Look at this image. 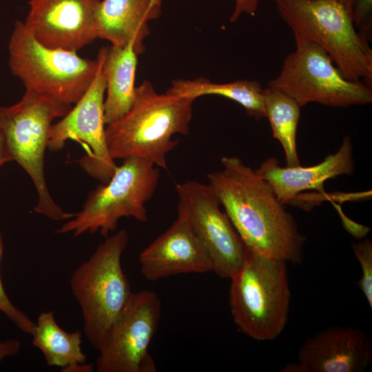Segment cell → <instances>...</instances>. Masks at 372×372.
<instances>
[{
	"label": "cell",
	"instance_id": "obj_1",
	"mask_svg": "<svg viewBox=\"0 0 372 372\" xmlns=\"http://www.w3.org/2000/svg\"><path fill=\"white\" fill-rule=\"evenodd\" d=\"M222 169L207 175L247 249L300 264L306 237L270 185L236 156H223Z\"/></svg>",
	"mask_w": 372,
	"mask_h": 372
},
{
	"label": "cell",
	"instance_id": "obj_2",
	"mask_svg": "<svg viewBox=\"0 0 372 372\" xmlns=\"http://www.w3.org/2000/svg\"><path fill=\"white\" fill-rule=\"evenodd\" d=\"M194 101L160 94L149 81L144 80L136 87L130 110L105 127L112 158H138L167 169V156L178 145L172 137L188 134Z\"/></svg>",
	"mask_w": 372,
	"mask_h": 372
},
{
	"label": "cell",
	"instance_id": "obj_3",
	"mask_svg": "<svg viewBox=\"0 0 372 372\" xmlns=\"http://www.w3.org/2000/svg\"><path fill=\"white\" fill-rule=\"evenodd\" d=\"M296 43L311 41L329 55L344 76L372 85V50L347 10L333 0H273Z\"/></svg>",
	"mask_w": 372,
	"mask_h": 372
},
{
	"label": "cell",
	"instance_id": "obj_4",
	"mask_svg": "<svg viewBox=\"0 0 372 372\" xmlns=\"http://www.w3.org/2000/svg\"><path fill=\"white\" fill-rule=\"evenodd\" d=\"M286 262L247 250L241 267L230 278L234 322L254 340H274L287 324L291 292Z\"/></svg>",
	"mask_w": 372,
	"mask_h": 372
},
{
	"label": "cell",
	"instance_id": "obj_5",
	"mask_svg": "<svg viewBox=\"0 0 372 372\" xmlns=\"http://www.w3.org/2000/svg\"><path fill=\"white\" fill-rule=\"evenodd\" d=\"M128 240L125 229L105 237L70 278L72 293L81 309L84 333L97 351L132 293L121 266Z\"/></svg>",
	"mask_w": 372,
	"mask_h": 372
},
{
	"label": "cell",
	"instance_id": "obj_6",
	"mask_svg": "<svg viewBox=\"0 0 372 372\" xmlns=\"http://www.w3.org/2000/svg\"><path fill=\"white\" fill-rule=\"evenodd\" d=\"M54 98L25 90L19 101L0 106V127L15 161L28 174L37 189L34 211L53 220H69L76 214L63 211L51 197L44 174V154L52 121L71 109Z\"/></svg>",
	"mask_w": 372,
	"mask_h": 372
},
{
	"label": "cell",
	"instance_id": "obj_7",
	"mask_svg": "<svg viewBox=\"0 0 372 372\" xmlns=\"http://www.w3.org/2000/svg\"><path fill=\"white\" fill-rule=\"evenodd\" d=\"M8 65L25 90L76 103L92 82L98 60L77 52L47 47L39 42L21 21L14 24L9 42Z\"/></svg>",
	"mask_w": 372,
	"mask_h": 372
},
{
	"label": "cell",
	"instance_id": "obj_8",
	"mask_svg": "<svg viewBox=\"0 0 372 372\" xmlns=\"http://www.w3.org/2000/svg\"><path fill=\"white\" fill-rule=\"evenodd\" d=\"M159 178V169L149 161L134 157L123 159L108 182L92 190L81 211L56 233L78 236L99 231L105 238L116 229L121 218L147 221L145 203L153 196Z\"/></svg>",
	"mask_w": 372,
	"mask_h": 372
},
{
	"label": "cell",
	"instance_id": "obj_9",
	"mask_svg": "<svg viewBox=\"0 0 372 372\" xmlns=\"http://www.w3.org/2000/svg\"><path fill=\"white\" fill-rule=\"evenodd\" d=\"M267 86L293 98L300 107L318 103L347 107L372 102L371 87L346 79L327 52L311 41L296 43Z\"/></svg>",
	"mask_w": 372,
	"mask_h": 372
},
{
	"label": "cell",
	"instance_id": "obj_10",
	"mask_svg": "<svg viewBox=\"0 0 372 372\" xmlns=\"http://www.w3.org/2000/svg\"><path fill=\"white\" fill-rule=\"evenodd\" d=\"M107 50L103 47L98 53L97 71L86 92L74 107L52 125L48 143V148L54 152L61 149L68 140L81 143L85 155L79 160L80 166L101 183L108 182L118 166L109 154L105 138L103 63Z\"/></svg>",
	"mask_w": 372,
	"mask_h": 372
},
{
	"label": "cell",
	"instance_id": "obj_11",
	"mask_svg": "<svg viewBox=\"0 0 372 372\" xmlns=\"http://www.w3.org/2000/svg\"><path fill=\"white\" fill-rule=\"evenodd\" d=\"M178 214L189 222L204 247L212 271L231 278L240 269L247 248L212 187L195 180L176 185Z\"/></svg>",
	"mask_w": 372,
	"mask_h": 372
},
{
	"label": "cell",
	"instance_id": "obj_12",
	"mask_svg": "<svg viewBox=\"0 0 372 372\" xmlns=\"http://www.w3.org/2000/svg\"><path fill=\"white\" fill-rule=\"evenodd\" d=\"M161 311V303L154 291L132 292L98 351L96 371H156L148 348L156 332Z\"/></svg>",
	"mask_w": 372,
	"mask_h": 372
},
{
	"label": "cell",
	"instance_id": "obj_13",
	"mask_svg": "<svg viewBox=\"0 0 372 372\" xmlns=\"http://www.w3.org/2000/svg\"><path fill=\"white\" fill-rule=\"evenodd\" d=\"M101 0H29L23 23L43 45L77 52L99 38Z\"/></svg>",
	"mask_w": 372,
	"mask_h": 372
},
{
	"label": "cell",
	"instance_id": "obj_14",
	"mask_svg": "<svg viewBox=\"0 0 372 372\" xmlns=\"http://www.w3.org/2000/svg\"><path fill=\"white\" fill-rule=\"evenodd\" d=\"M298 362L282 372H359L371 363L372 345L365 332L333 326L308 338L298 352Z\"/></svg>",
	"mask_w": 372,
	"mask_h": 372
},
{
	"label": "cell",
	"instance_id": "obj_15",
	"mask_svg": "<svg viewBox=\"0 0 372 372\" xmlns=\"http://www.w3.org/2000/svg\"><path fill=\"white\" fill-rule=\"evenodd\" d=\"M140 271L150 281L182 273L212 271L210 259L187 220H176L139 254Z\"/></svg>",
	"mask_w": 372,
	"mask_h": 372
},
{
	"label": "cell",
	"instance_id": "obj_16",
	"mask_svg": "<svg viewBox=\"0 0 372 372\" xmlns=\"http://www.w3.org/2000/svg\"><path fill=\"white\" fill-rule=\"evenodd\" d=\"M355 169L351 137L345 136L339 149L310 167H280L276 158H269L256 169L285 205H295L302 192L315 189L324 193V183L330 178L351 175Z\"/></svg>",
	"mask_w": 372,
	"mask_h": 372
},
{
	"label": "cell",
	"instance_id": "obj_17",
	"mask_svg": "<svg viewBox=\"0 0 372 372\" xmlns=\"http://www.w3.org/2000/svg\"><path fill=\"white\" fill-rule=\"evenodd\" d=\"M162 0H101L96 13L99 38L111 45L134 43L138 55L145 52L149 22L162 14Z\"/></svg>",
	"mask_w": 372,
	"mask_h": 372
},
{
	"label": "cell",
	"instance_id": "obj_18",
	"mask_svg": "<svg viewBox=\"0 0 372 372\" xmlns=\"http://www.w3.org/2000/svg\"><path fill=\"white\" fill-rule=\"evenodd\" d=\"M137 56L133 41L124 45L107 48L103 63L106 84L104 100L105 125L126 114L134 103Z\"/></svg>",
	"mask_w": 372,
	"mask_h": 372
},
{
	"label": "cell",
	"instance_id": "obj_19",
	"mask_svg": "<svg viewBox=\"0 0 372 372\" xmlns=\"http://www.w3.org/2000/svg\"><path fill=\"white\" fill-rule=\"evenodd\" d=\"M166 92L195 100L205 95H218L238 103L248 116L256 120L265 117L264 90L257 81L237 80L217 83L205 77L176 79Z\"/></svg>",
	"mask_w": 372,
	"mask_h": 372
},
{
	"label": "cell",
	"instance_id": "obj_20",
	"mask_svg": "<svg viewBox=\"0 0 372 372\" xmlns=\"http://www.w3.org/2000/svg\"><path fill=\"white\" fill-rule=\"evenodd\" d=\"M31 335L32 344L41 351L49 366L62 369L86 362L81 348V331L63 329L56 322L53 311L39 314Z\"/></svg>",
	"mask_w": 372,
	"mask_h": 372
},
{
	"label": "cell",
	"instance_id": "obj_21",
	"mask_svg": "<svg viewBox=\"0 0 372 372\" xmlns=\"http://www.w3.org/2000/svg\"><path fill=\"white\" fill-rule=\"evenodd\" d=\"M265 117L273 136L282 145L287 167L300 165L296 147V134L300 106L289 96L267 86L264 90Z\"/></svg>",
	"mask_w": 372,
	"mask_h": 372
},
{
	"label": "cell",
	"instance_id": "obj_22",
	"mask_svg": "<svg viewBox=\"0 0 372 372\" xmlns=\"http://www.w3.org/2000/svg\"><path fill=\"white\" fill-rule=\"evenodd\" d=\"M351 247L362 269L358 286L372 309V242L368 238L358 242H352Z\"/></svg>",
	"mask_w": 372,
	"mask_h": 372
},
{
	"label": "cell",
	"instance_id": "obj_23",
	"mask_svg": "<svg viewBox=\"0 0 372 372\" xmlns=\"http://www.w3.org/2000/svg\"><path fill=\"white\" fill-rule=\"evenodd\" d=\"M3 240L0 231V263L3 254ZM0 311L23 333L32 335L34 331L35 323L10 300L4 289L0 272Z\"/></svg>",
	"mask_w": 372,
	"mask_h": 372
},
{
	"label": "cell",
	"instance_id": "obj_24",
	"mask_svg": "<svg viewBox=\"0 0 372 372\" xmlns=\"http://www.w3.org/2000/svg\"><path fill=\"white\" fill-rule=\"evenodd\" d=\"M372 0H354L352 20L355 27H359V32L368 40L371 32Z\"/></svg>",
	"mask_w": 372,
	"mask_h": 372
},
{
	"label": "cell",
	"instance_id": "obj_25",
	"mask_svg": "<svg viewBox=\"0 0 372 372\" xmlns=\"http://www.w3.org/2000/svg\"><path fill=\"white\" fill-rule=\"evenodd\" d=\"M260 0H234V8L229 17L230 22H236L244 14L254 16Z\"/></svg>",
	"mask_w": 372,
	"mask_h": 372
},
{
	"label": "cell",
	"instance_id": "obj_26",
	"mask_svg": "<svg viewBox=\"0 0 372 372\" xmlns=\"http://www.w3.org/2000/svg\"><path fill=\"white\" fill-rule=\"evenodd\" d=\"M21 348V342L17 339L0 341V362L6 358L17 355Z\"/></svg>",
	"mask_w": 372,
	"mask_h": 372
},
{
	"label": "cell",
	"instance_id": "obj_27",
	"mask_svg": "<svg viewBox=\"0 0 372 372\" xmlns=\"http://www.w3.org/2000/svg\"><path fill=\"white\" fill-rule=\"evenodd\" d=\"M13 161L8 148L3 132L0 127V166L4 163Z\"/></svg>",
	"mask_w": 372,
	"mask_h": 372
},
{
	"label": "cell",
	"instance_id": "obj_28",
	"mask_svg": "<svg viewBox=\"0 0 372 372\" xmlns=\"http://www.w3.org/2000/svg\"><path fill=\"white\" fill-rule=\"evenodd\" d=\"M94 364L81 362L76 363L62 368L63 372H91L94 371Z\"/></svg>",
	"mask_w": 372,
	"mask_h": 372
},
{
	"label": "cell",
	"instance_id": "obj_29",
	"mask_svg": "<svg viewBox=\"0 0 372 372\" xmlns=\"http://www.w3.org/2000/svg\"><path fill=\"white\" fill-rule=\"evenodd\" d=\"M342 5L352 17L353 6L354 0H333Z\"/></svg>",
	"mask_w": 372,
	"mask_h": 372
}]
</instances>
